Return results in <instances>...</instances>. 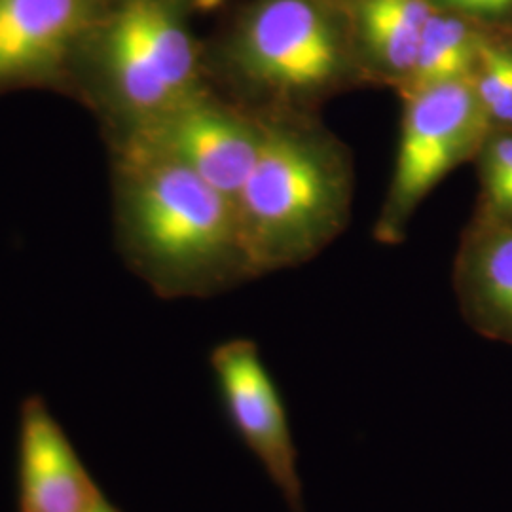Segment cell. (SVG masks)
<instances>
[{"instance_id": "6da1fadb", "label": "cell", "mask_w": 512, "mask_h": 512, "mask_svg": "<svg viewBox=\"0 0 512 512\" xmlns=\"http://www.w3.org/2000/svg\"><path fill=\"white\" fill-rule=\"evenodd\" d=\"M109 152L118 249L154 293L205 298L253 277L232 198L173 160Z\"/></svg>"}, {"instance_id": "7a4b0ae2", "label": "cell", "mask_w": 512, "mask_h": 512, "mask_svg": "<svg viewBox=\"0 0 512 512\" xmlns=\"http://www.w3.org/2000/svg\"><path fill=\"white\" fill-rule=\"evenodd\" d=\"M207 88L179 0H112L74 61L65 95L92 112L110 143Z\"/></svg>"}, {"instance_id": "3957f363", "label": "cell", "mask_w": 512, "mask_h": 512, "mask_svg": "<svg viewBox=\"0 0 512 512\" xmlns=\"http://www.w3.org/2000/svg\"><path fill=\"white\" fill-rule=\"evenodd\" d=\"M349 205L351 167L330 137L306 124L260 118L256 162L236 198L253 277L323 251L346 226Z\"/></svg>"}, {"instance_id": "277c9868", "label": "cell", "mask_w": 512, "mask_h": 512, "mask_svg": "<svg viewBox=\"0 0 512 512\" xmlns=\"http://www.w3.org/2000/svg\"><path fill=\"white\" fill-rule=\"evenodd\" d=\"M344 67L338 35L311 0H264L228 52L236 90L289 105L336 90Z\"/></svg>"}, {"instance_id": "5b68a950", "label": "cell", "mask_w": 512, "mask_h": 512, "mask_svg": "<svg viewBox=\"0 0 512 512\" xmlns=\"http://www.w3.org/2000/svg\"><path fill=\"white\" fill-rule=\"evenodd\" d=\"M488 120L473 78L404 92L403 133L378 238L397 241L427 194L473 152Z\"/></svg>"}, {"instance_id": "8992f818", "label": "cell", "mask_w": 512, "mask_h": 512, "mask_svg": "<svg viewBox=\"0 0 512 512\" xmlns=\"http://www.w3.org/2000/svg\"><path fill=\"white\" fill-rule=\"evenodd\" d=\"M107 147L133 148L173 160L236 202L256 162L260 118L207 88Z\"/></svg>"}, {"instance_id": "52a82bcc", "label": "cell", "mask_w": 512, "mask_h": 512, "mask_svg": "<svg viewBox=\"0 0 512 512\" xmlns=\"http://www.w3.org/2000/svg\"><path fill=\"white\" fill-rule=\"evenodd\" d=\"M112 0H0V95L67 93L74 61Z\"/></svg>"}, {"instance_id": "ba28073f", "label": "cell", "mask_w": 512, "mask_h": 512, "mask_svg": "<svg viewBox=\"0 0 512 512\" xmlns=\"http://www.w3.org/2000/svg\"><path fill=\"white\" fill-rule=\"evenodd\" d=\"M211 368L232 429L264 467L289 511L306 512L287 410L256 344L245 338L220 344L211 353Z\"/></svg>"}, {"instance_id": "9c48e42d", "label": "cell", "mask_w": 512, "mask_h": 512, "mask_svg": "<svg viewBox=\"0 0 512 512\" xmlns=\"http://www.w3.org/2000/svg\"><path fill=\"white\" fill-rule=\"evenodd\" d=\"M105 501L48 404L19 408L18 512H92Z\"/></svg>"}, {"instance_id": "30bf717a", "label": "cell", "mask_w": 512, "mask_h": 512, "mask_svg": "<svg viewBox=\"0 0 512 512\" xmlns=\"http://www.w3.org/2000/svg\"><path fill=\"white\" fill-rule=\"evenodd\" d=\"M458 291L476 329L512 344V226L475 239L461 258Z\"/></svg>"}, {"instance_id": "8fae6325", "label": "cell", "mask_w": 512, "mask_h": 512, "mask_svg": "<svg viewBox=\"0 0 512 512\" xmlns=\"http://www.w3.org/2000/svg\"><path fill=\"white\" fill-rule=\"evenodd\" d=\"M427 0H363L361 25L366 46L387 73L406 84L420 48L421 33L435 16Z\"/></svg>"}, {"instance_id": "7c38bea8", "label": "cell", "mask_w": 512, "mask_h": 512, "mask_svg": "<svg viewBox=\"0 0 512 512\" xmlns=\"http://www.w3.org/2000/svg\"><path fill=\"white\" fill-rule=\"evenodd\" d=\"M475 37L459 19L435 14L421 33L420 48L403 92L473 78L478 61Z\"/></svg>"}, {"instance_id": "4fadbf2b", "label": "cell", "mask_w": 512, "mask_h": 512, "mask_svg": "<svg viewBox=\"0 0 512 512\" xmlns=\"http://www.w3.org/2000/svg\"><path fill=\"white\" fill-rule=\"evenodd\" d=\"M476 67L473 84L488 118L512 126V52L480 46Z\"/></svg>"}, {"instance_id": "5bb4252c", "label": "cell", "mask_w": 512, "mask_h": 512, "mask_svg": "<svg viewBox=\"0 0 512 512\" xmlns=\"http://www.w3.org/2000/svg\"><path fill=\"white\" fill-rule=\"evenodd\" d=\"M482 181L490 207L512 219V135L497 137L484 150Z\"/></svg>"}, {"instance_id": "9a60e30c", "label": "cell", "mask_w": 512, "mask_h": 512, "mask_svg": "<svg viewBox=\"0 0 512 512\" xmlns=\"http://www.w3.org/2000/svg\"><path fill=\"white\" fill-rule=\"evenodd\" d=\"M512 0H478V8L476 10H484V12H497L503 10L511 4Z\"/></svg>"}, {"instance_id": "2e32d148", "label": "cell", "mask_w": 512, "mask_h": 512, "mask_svg": "<svg viewBox=\"0 0 512 512\" xmlns=\"http://www.w3.org/2000/svg\"><path fill=\"white\" fill-rule=\"evenodd\" d=\"M192 2H194V6H198L200 10H213V8L220 6L224 0H192Z\"/></svg>"}, {"instance_id": "e0dca14e", "label": "cell", "mask_w": 512, "mask_h": 512, "mask_svg": "<svg viewBox=\"0 0 512 512\" xmlns=\"http://www.w3.org/2000/svg\"><path fill=\"white\" fill-rule=\"evenodd\" d=\"M448 2H452V4H456V6H461V8L476 10V2H478V0H448Z\"/></svg>"}, {"instance_id": "ac0fdd59", "label": "cell", "mask_w": 512, "mask_h": 512, "mask_svg": "<svg viewBox=\"0 0 512 512\" xmlns=\"http://www.w3.org/2000/svg\"><path fill=\"white\" fill-rule=\"evenodd\" d=\"M92 512H120V511H118V509H116V507H112V505H110L109 501H107V499H105V501H103V503H101V505H99V507H97V509H93Z\"/></svg>"}, {"instance_id": "d6986e66", "label": "cell", "mask_w": 512, "mask_h": 512, "mask_svg": "<svg viewBox=\"0 0 512 512\" xmlns=\"http://www.w3.org/2000/svg\"><path fill=\"white\" fill-rule=\"evenodd\" d=\"M476 8H478V2H476Z\"/></svg>"}]
</instances>
